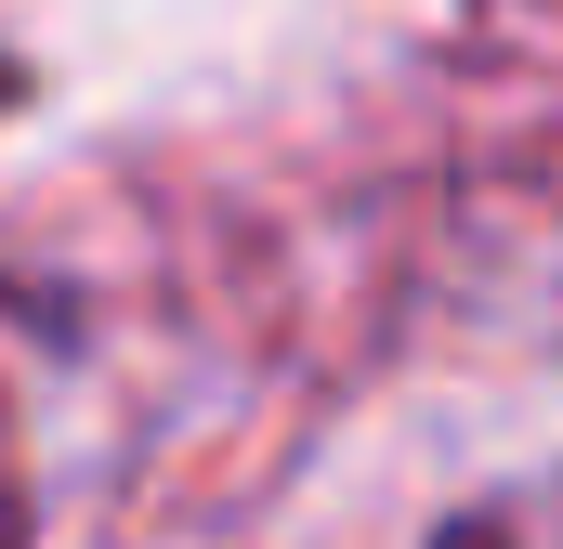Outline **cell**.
<instances>
[{"mask_svg": "<svg viewBox=\"0 0 563 549\" xmlns=\"http://www.w3.org/2000/svg\"><path fill=\"white\" fill-rule=\"evenodd\" d=\"M432 549H563V471H525V484L472 497V511H459Z\"/></svg>", "mask_w": 563, "mask_h": 549, "instance_id": "6da1fadb", "label": "cell"}, {"mask_svg": "<svg viewBox=\"0 0 563 549\" xmlns=\"http://www.w3.org/2000/svg\"><path fill=\"white\" fill-rule=\"evenodd\" d=\"M0 549H26V458H13V418H0Z\"/></svg>", "mask_w": 563, "mask_h": 549, "instance_id": "7a4b0ae2", "label": "cell"}]
</instances>
